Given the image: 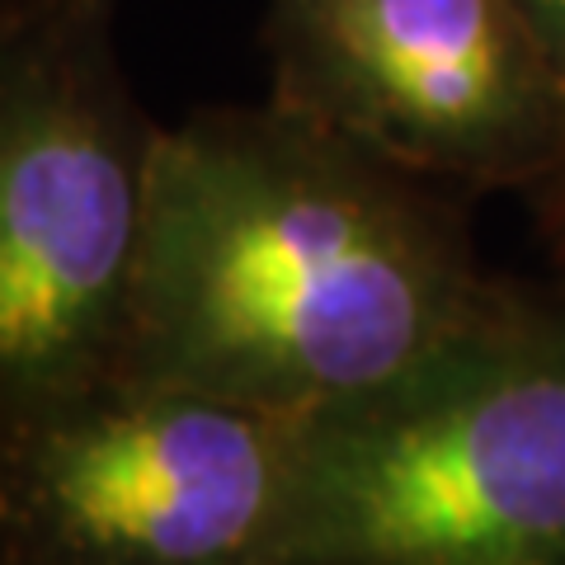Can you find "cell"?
<instances>
[{
	"label": "cell",
	"mask_w": 565,
	"mask_h": 565,
	"mask_svg": "<svg viewBox=\"0 0 565 565\" xmlns=\"http://www.w3.org/2000/svg\"><path fill=\"white\" fill-rule=\"evenodd\" d=\"M462 193L278 99L161 132L122 373L321 419L415 377L500 292Z\"/></svg>",
	"instance_id": "obj_1"
},
{
	"label": "cell",
	"mask_w": 565,
	"mask_h": 565,
	"mask_svg": "<svg viewBox=\"0 0 565 565\" xmlns=\"http://www.w3.org/2000/svg\"><path fill=\"white\" fill-rule=\"evenodd\" d=\"M282 561L565 565V274H504L415 377L307 419Z\"/></svg>",
	"instance_id": "obj_2"
},
{
	"label": "cell",
	"mask_w": 565,
	"mask_h": 565,
	"mask_svg": "<svg viewBox=\"0 0 565 565\" xmlns=\"http://www.w3.org/2000/svg\"><path fill=\"white\" fill-rule=\"evenodd\" d=\"M161 122L114 52V0L0 20V438L128 367Z\"/></svg>",
	"instance_id": "obj_3"
},
{
	"label": "cell",
	"mask_w": 565,
	"mask_h": 565,
	"mask_svg": "<svg viewBox=\"0 0 565 565\" xmlns=\"http://www.w3.org/2000/svg\"><path fill=\"white\" fill-rule=\"evenodd\" d=\"M307 419L118 373L0 438L14 565H274L288 556Z\"/></svg>",
	"instance_id": "obj_4"
},
{
	"label": "cell",
	"mask_w": 565,
	"mask_h": 565,
	"mask_svg": "<svg viewBox=\"0 0 565 565\" xmlns=\"http://www.w3.org/2000/svg\"><path fill=\"white\" fill-rule=\"evenodd\" d=\"M264 52L269 99L444 189L565 174V76L519 0H264Z\"/></svg>",
	"instance_id": "obj_5"
},
{
	"label": "cell",
	"mask_w": 565,
	"mask_h": 565,
	"mask_svg": "<svg viewBox=\"0 0 565 565\" xmlns=\"http://www.w3.org/2000/svg\"><path fill=\"white\" fill-rule=\"evenodd\" d=\"M527 212H533V232L546 255V269L565 274V180L542 189L537 199H527Z\"/></svg>",
	"instance_id": "obj_6"
},
{
	"label": "cell",
	"mask_w": 565,
	"mask_h": 565,
	"mask_svg": "<svg viewBox=\"0 0 565 565\" xmlns=\"http://www.w3.org/2000/svg\"><path fill=\"white\" fill-rule=\"evenodd\" d=\"M519 6H523L527 20H533L542 47L552 52L556 71L565 76V0H519ZM561 180H565V174H561Z\"/></svg>",
	"instance_id": "obj_7"
},
{
	"label": "cell",
	"mask_w": 565,
	"mask_h": 565,
	"mask_svg": "<svg viewBox=\"0 0 565 565\" xmlns=\"http://www.w3.org/2000/svg\"><path fill=\"white\" fill-rule=\"evenodd\" d=\"M0 565H14L10 561V542H6V527H0Z\"/></svg>",
	"instance_id": "obj_8"
},
{
	"label": "cell",
	"mask_w": 565,
	"mask_h": 565,
	"mask_svg": "<svg viewBox=\"0 0 565 565\" xmlns=\"http://www.w3.org/2000/svg\"><path fill=\"white\" fill-rule=\"evenodd\" d=\"M20 6H29V0H0V20H6L10 10H20Z\"/></svg>",
	"instance_id": "obj_9"
},
{
	"label": "cell",
	"mask_w": 565,
	"mask_h": 565,
	"mask_svg": "<svg viewBox=\"0 0 565 565\" xmlns=\"http://www.w3.org/2000/svg\"><path fill=\"white\" fill-rule=\"evenodd\" d=\"M274 565H340V561H274Z\"/></svg>",
	"instance_id": "obj_10"
}]
</instances>
